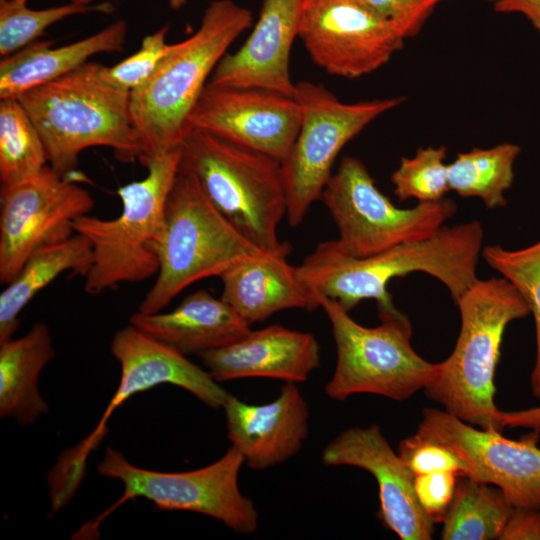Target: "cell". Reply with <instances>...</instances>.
Segmentation results:
<instances>
[{
	"label": "cell",
	"instance_id": "cell-1",
	"mask_svg": "<svg viewBox=\"0 0 540 540\" xmlns=\"http://www.w3.org/2000/svg\"><path fill=\"white\" fill-rule=\"evenodd\" d=\"M483 236L481 223L474 220L442 226L427 239L366 257H355L337 240H330L319 243L296 267L315 295L333 299L349 312L365 299L376 300L378 310L395 306L388 283L413 272L439 280L456 303L479 279L476 270Z\"/></svg>",
	"mask_w": 540,
	"mask_h": 540
},
{
	"label": "cell",
	"instance_id": "cell-2",
	"mask_svg": "<svg viewBox=\"0 0 540 540\" xmlns=\"http://www.w3.org/2000/svg\"><path fill=\"white\" fill-rule=\"evenodd\" d=\"M100 68L87 62L17 97L41 136L48 165L64 177L72 178L79 154L90 147L110 148L123 163L142 156L131 93L106 82Z\"/></svg>",
	"mask_w": 540,
	"mask_h": 540
},
{
	"label": "cell",
	"instance_id": "cell-3",
	"mask_svg": "<svg viewBox=\"0 0 540 540\" xmlns=\"http://www.w3.org/2000/svg\"><path fill=\"white\" fill-rule=\"evenodd\" d=\"M252 23L251 11L236 2H210L197 31L174 43L152 77L131 92V114L142 142L139 161L143 165L181 145L208 77Z\"/></svg>",
	"mask_w": 540,
	"mask_h": 540
},
{
	"label": "cell",
	"instance_id": "cell-4",
	"mask_svg": "<svg viewBox=\"0 0 540 540\" xmlns=\"http://www.w3.org/2000/svg\"><path fill=\"white\" fill-rule=\"evenodd\" d=\"M455 304L461 318L455 347L424 392L461 420L501 432L494 383L501 344L508 324L528 316L529 306L504 277L478 279Z\"/></svg>",
	"mask_w": 540,
	"mask_h": 540
},
{
	"label": "cell",
	"instance_id": "cell-5",
	"mask_svg": "<svg viewBox=\"0 0 540 540\" xmlns=\"http://www.w3.org/2000/svg\"><path fill=\"white\" fill-rule=\"evenodd\" d=\"M180 148L179 171L196 179L238 231L266 252L291 250L278 238V225L287 214L279 160L199 129H190Z\"/></svg>",
	"mask_w": 540,
	"mask_h": 540
},
{
	"label": "cell",
	"instance_id": "cell-6",
	"mask_svg": "<svg viewBox=\"0 0 540 540\" xmlns=\"http://www.w3.org/2000/svg\"><path fill=\"white\" fill-rule=\"evenodd\" d=\"M180 158L179 146L147 161L145 178L118 189L122 211L116 218L86 214L73 222L74 232L85 236L92 248V264L84 277L87 294L98 295L157 275L165 206Z\"/></svg>",
	"mask_w": 540,
	"mask_h": 540
},
{
	"label": "cell",
	"instance_id": "cell-7",
	"mask_svg": "<svg viewBox=\"0 0 540 540\" xmlns=\"http://www.w3.org/2000/svg\"><path fill=\"white\" fill-rule=\"evenodd\" d=\"M266 252L248 240L211 203L196 179L178 171L167 197L157 248L159 268L138 311L160 312L192 283Z\"/></svg>",
	"mask_w": 540,
	"mask_h": 540
},
{
	"label": "cell",
	"instance_id": "cell-8",
	"mask_svg": "<svg viewBox=\"0 0 540 540\" xmlns=\"http://www.w3.org/2000/svg\"><path fill=\"white\" fill-rule=\"evenodd\" d=\"M316 296L330 321L337 351L335 370L324 388L330 399L345 401L369 393L404 401L435 378L439 363L416 353L410 320L395 306L378 310V326L365 327L337 301Z\"/></svg>",
	"mask_w": 540,
	"mask_h": 540
},
{
	"label": "cell",
	"instance_id": "cell-9",
	"mask_svg": "<svg viewBox=\"0 0 540 540\" xmlns=\"http://www.w3.org/2000/svg\"><path fill=\"white\" fill-rule=\"evenodd\" d=\"M294 98L301 110L296 140L282 162L287 220L300 225L320 199L343 147L365 127L405 102L403 96L346 103L322 83L299 81Z\"/></svg>",
	"mask_w": 540,
	"mask_h": 540
},
{
	"label": "cell",
	"instance_id": "cell-10",
	"mask_svg": "<svg viewBox=\"0 0 540 540\" xmlns=\"http://www.w3.org/2000/svg\"><path fill=\"white\" fill-rule=\"evenodd\" d=\"M245 464L241 452L231 445L217 461L191 471L160 472L131 464L119 451L108 447L98 473L123 483L122 496L94 524H100L113 510L128 500L144 497L158 510H181L200 513L222 522L240 534L256 531L259 513L253 500L242 494L238 484Z\"/></svg>",
	"mask_w": 540,
	"mask_h": 540
},
{
	"label": "cell",
	"instance_id": "cell-11",
	"mask_svg": "<svg viewBox=\"0 0 540 540\" xmlns=\"http://www.w3.org/2000/svg\"><path fill=\"white\" fill-rule=\"evenodd\" d=\"M320 199L338 228L336 240L355 257L427 239L457 211L455 201L448 198L412 208L396 206L376 186L365 164L351 156L341 159Z\"/></svg>",
	"mask_w": 540,
	"mask_h": 540
},
{
	"label": "cell",
	"instance_id": "cell-12",
	"mask_svg": "<svg viewBox=\"0 0 540 540\" xmlns=\"http://www.w3.org/2000/svg\"><path fill=\"white\" fill-rule=\"evenodd\" d=\"M298 38L316 65L346 79L378 70L406 40L362 0H301Z\"/></svg>",
	"mask_w": 540,
	"mask_h": 540
},
{
	"label": "cell",
	"instance_id": "cell-13",
	"mask_svg": "<svg viewBox=\"0 0 540 540\" xmlns=\"http://www.w3.org/2000/svg\"><path fill=\"white\" fill-rule=\"evenodd\" d=\"M94 208L91 194L47 165L0 190V282L7 285L31 253L73 235V222Z\"/></svg>",
	"mask_w": 540,
	"mask_h": 540
},
{
	"label": "cell",
	"instance_id": "cell-14",
	"mask_svg": "<svg viewBox=\"0 0 540 540\" xmlns=\"http://www.w3.org/2000/svg\"><path fill=\"white\" fill-rule=\"evenodd\" d=\"M111 352L121 367L118 388L93 432L59 462L62 471L74 479H82L87 457L105 436L111 414L133 395L167 383L187 390L213 409L223 408L230 395L206 369L132 324L114 334Z\"/></svg>",
	"mask_w": 540,
	"mask_h": 540
},
{
	"label": "cell",
	"instance_id": "cell-15",
	"mask_svg": "<svg viewBox=\"0 0 540 540\" xmlns=\"http://www.w3.org/2000/svg\"><path fill=\"white\" fill-rule=\"evenodd\" d=\"M417 431L452 448L469 466V477L498 487L513 508L540 509L539 433L513 440L437 408L423 409Z\"/></svg>",
	"mask_w": 540,
	"mask_h": 540
},
{
	"label": "cell",
	"instance_id": "cell-16",
	"mask_svg": "<svg viewBox=\"0 0 540 540\" xmlns=\"http://www.w3.org/2000/svg\"><path fill=\"white\" fill-rule=\"evenodd\" d=\"M300 122L301 110L294 97L208 82L188 118V129L206 131L282 163L296 140Z\"/></svg>",
	"mask_w": 540,
	"mask_h": 540
},
{
	"label": "cell",
	"instance_id": "cell-17",
	"mask_svg": "<svg viewBox=\"0 0 540 540\" xmlns=\"http://www.w3.org/2000/svg\"><path fill=\"white\" fill-rule=\"evenodd\" d=\"M321 459L326 466H354L372 474L379 490L377 517L384 528L402 540L432 539L435 522L418 501L415 476L379 425L340 432L324 447Z\"/></svg>",
	"mask_w": 540,
	"mask_h": 540
},
{
	"label": "cell",
	"instance_id": "cell-18",
	"mask_svg": "<svg viewBox=\"0 0 540 540\" xmlns=\"http://www.w3.org/2000/svg\"><path fill=\"white\" fill-rule=\"evenodd\" d=\"M301 0H263L259 17L244 44L225 54L210 84L270 90L294 97L290 52L298 37Z\"/></svg>",
	"mask_w": 540,
	"mask_h": 540
},
{
	"label": "cell",
	"instance_id": "cell-19",
	"mask_svg": "<svg viewBox=\"0 0 540 540\" xmlns=\"http://www.w3.org/2000/svg\"><path fill=\"white\" fill-rule=\"evenodd\" d=\"M223 409L228 439L253 470L287 461L309 435L310 410L296 383L285 382L273 401L260 405L230 394Z\"/></svg>",
	"mask_w": 540,
	"mask_h": 540
},
{
	"label": "cell",
	"instance_id": "cell-20",
	"mask_svg": "<svg viewBox=\"0 0 540 540\" xmlns=\"http://www.w3.org/2000/svg\"><path fill=\"white\" fill-rule=\"evenodd\" d=\"M217 382L273 378L298 383L320 367V346L309 332L273 324L251 330L241 340L199 355Z\"/></svg>",
	"mask_w": 540,
	"mask_h": 540
},
{
	"label": "cell",
	"instance_id": "cell-21",
	"mask_svg": "<svg viewBox=\"0 0 540 540\" xmlns=\"http://www.w3.org/2000/svg\"><path fill=\"white\" fill-rule=\"evenodd\" d=\"M289 253H264L235 264L219 277L221 298L250 326L283 310L320 308L297 267L287 262Z\"/></svg>",
	"mask_w": 540,
	"mask_h": 540
},
{
	"label": "cell",
	"instance_id": "cell-22",
	"mask_svg": "<svg viewBox=\"0 0 540 540\" xmlns=\"http://www.w3.org/2000/svg\"><path fill=\"white\" fill-rule=\"evenodd\" d=\"M130 324L184 355H201L244 338L250 325L222 298L204 289L186 296L172 311L135 312Z\"/></svg>",
	"mask_w": 540,
	"mask_h": 540
},
{
	"label": "cell",
	"instance_id": "cell-23",
	"mask_svg": "<svg viewBox=\"0 0 540 540\" xmlns=\"http://www.w3.org/2000/svg\"><path fill=\"white\" fill-rule=\"evenodd\" d=\"M127 30V23L121 19L68 45L53 47L52 41H35L4 57L0 62V99L17 98L54 81L81 67L96 54L122 51Z\"/></svg>",
	"mask_w": 540,
	"mask_h": 540
},
{
	"label": "cell",
	"instance_id": "cell-24",
	"mask_svg": "<svg viewBox=\"0 0 540 540\" xmlns=\"http://www.w3.org/2000/svg\"><path fill=\"white\" fill-rule=\"evenodd\" d=\"M55 357L48 326L39 322L22 337L0 343V416L20 425L33 424L49 407L38 379Z\"/></svg>",
	"mask_w": 540,
	"mask_h": 540
},
{
	"label": "cell",
	"instance_id": "cell-25",
	"mask_svg": "<svg viewBox=\"0 0 540 540\" xmlns=\"http://www.w3.org/2000/svg\"><path fill=\"white\" fill-rule=\"evenodd\" d=\"M91 264V244L78 233L34 250L0 294V343L12 338L19 314L38 292L65 272L85 277Z\"/></svg>",
	"mask_w": 540,
	"mask_h": 540
},
{
	"label": "cell",
	"instance_id": "cell-26",
	"mask_svg": "<svg viewBox=\"0 0 540 540\" xmlns=\"http://www.w3.org/2000/svg\"><path fill=\"white\" fill-rule=\"evenodd\" d=\"M512 510L498 487L460 476L453 500L441 520V539L500 540Z\"/></svg>",
	"mask_w": 540,
	"mask_h": 540
},
{
	"label": "cell",
	"instance_id": "cell-27",
	"mask_svg": "<svg viewBox=\"0 0 540 540\" xmlns=\"http://www.w3.org/2000/svg\"><path fill=\"white\" fill-rule=\"evenodd\" d=\"M520 152L519 145L504 142L458 153L448 164L450 191L464 198L478 197L488 209L504 207L505 193L514 182V165Z\"/></svg>",
	"mask_w": 540,
	"mask_h": 540
},
{
	"label": "cell",
	"instance_id": "cell-28",
	"mask_svg": "<svg viewBox=\"0 0 540 540\" xmlns=\"http://www.w3.org/2000/svg\"><path fill=\"white\" fill-rule=\"evenodd\" d=\"M48 165L41 136L17 98L0 99V182H25Z\"/></svg>",
	"mask_w": 540,
	"mask_h": 540
},
{
	"label": "cell",
	"instance_id": "cell-29",
	"mask_svg": "<svg viewBox=\"0 0 540 540\" xmlns=\"http://www.w3.org/2000/svg\"><path fill=\"white\" fill-rule=\"evenodd\" d=\"M485 262L507 279L526 300L535 324L536 355L531 373V391L540 398V240L524 248L509 250L486 246Z\"/></svg>",
	"mask_w": 540,
	"mask_h": 540
},
{
	"label": "cell",
	"instance_id": "cell-30",
	"mask_svg": "<svg viewBox=\"0 0 540 540\" xmlns=\"http://www.w3.org/2000/svg\"><path fill=\"white\" fill-rule=\"evenodd\" d=\"M28 0H0V54L10 56L35 42L45 30L70 16L90 11H110V4L68 3L47 9H31Z\"/></svg>",
	"mask_w": 540,
	"mask_h": 540
},
{
	"label": "cell",
	"instance_id": "cell-31",
	"mask_svg": "<svg viewBox=\"0 0 540 540\" xmlns=\"http://www.w3.org/2000/svg\"><path fill=\"white\" fill-rule=\"evenodd\" d=\"M447 149L444 146L422 147L412 157H403L391 174L394 194L400 201L416 199L418 202H435L445 198L450 191Z\"/></svg>",
	"mask_w": 540,
	"mask_h": 540
},
{
	"label": "cell",
	"instance_id": "cell-32",
	"mask_svg": "<svg viewBox=\"0 0 540 540\" xmlns=\"http://www.w3.org/2000/svg\"><path fill=\"white\" fill-rule=\"evenodd\" d=\"M168 30L165 25L144 37L139 50L118 64L110 67L101 65L102 78L129 93L143 86L172 48L173 44L166 42Z\"/></svg>",
	"mask_w": 540,
	"mask_h": 540
},
{
	"label": "cell",
	"instance_id": "cell-33",
	"mask_svg": "<svg viewBox=\"0 0 540 540\" xmlns=\"http://www.w3.org/2000/svg\"><path fill=\"white\" fill-rule=\"evenodd\" d=\"M397 453L414 476L434 472L470 475L469 466L452 448L419 431L401 440Z\"/></svg>",
	"mask_w": 540,
	"mask_h": 540
},
{
	"label": "cell",
	"instance_id": "cell-34",
	"mask_svg": "<svg viewBox=\"0 0 540 540\" xmlns=\"http://www.w3.org/2000/svg\"><path fill=\"white\" fill-rule=\"evenodd\" d=\"M395 25L405 39L416 37L445 0H362Z\"/></svg>",
	"mask_w": 540,
	"mask_h": 540
},
{
	"label": "cell",
	"instance_id": "cell-35",
	"mask_svg": "<svg viewBox=\"0 0 540 540\" xmlns=\"http://www.w3.org/2000/svg\"><path fill=\"white\" fill-rule=\"evenodd\" d=\"M459 477L453 472H434L415 476L414 488L418 501L435 523L441 522L449 508Z\"/></svg>",
	"mask_w": 540,
	"mask_h": 540
},
{
	"label": "cell",
	"instance_id": "cell-36",
	"mask_svg": "<svg viewBox=\"0 0 540 540\" xmlns=\"http://www.w3.org/2000/svg\"><path fill=\"white\" fill-rule=\"evenodd\" d=\"M500 540H540V509L513 508Z\"/></svg>",
	"mask_w": 540,
	"mask_h": 540
},
{
	"label": "cell",
	"instance_id": "cell-37",
	"mask_svg": "<svg viewBox=\"0 0 540 540\" xmlns=\"http://www.w3.org/2000/svg\"><path fill=\"white\" fill-rule=\"evenodd\" d=\"M493 9L498 13H521L540 34V0H495Z\"/></svg>",
	"mask_w": 540,
	"mask_h": 540
},
{
	"label": "cell",
	"instance_id": "cell-38",
	"mask_svg": "<svg viewBox=\"0 0 540 540\" xmlns=\"http://www.w3.org/2000/svg\"><path fill=\"white\" fill-rule=\"evenodd\" d=\"M502 425L504 428H526L540 434V406L518 411H502Z\"/></svg>",
	"mask_w": 540,
	"mask_h": 540
},
{
	"label": "cell",
	"instance_id": "cell-39",
	"mask_svg": "<svg viewBox=\"0 0 540 540\" xmlns=\"http://www.w3.org/2000/svg\"><path fill=\"white\" fill-rule=\"evenodd\" d=\"M168 2L171 9L178 10L181 9L188 0H168Z\"/></svg>",
	"mask_w": 540,
	"mask_h": 540
},
{
	"label": "cell",
	"instance_id": "cell-40",
	"mask_svg": "<svg viewBox=\"0 0 540 540\" xmlns=\"http://www.w3.org/2000/svg\"><path fill=\"white\" fill-rule=\"evenodd\" d=\"M69 3L73 4H79V5H91V3L96 1H104V0H67Z\"/></svg>",
	"mask_w": 540,
	"mask_h": 540
},
{
	"label": "cell",
	"instance_id": "cell-41",
	"mask_svg": "<svg viewBox=\"0 0 540 540\" xmlns=\"http://www.w3.org/2000/svg\"><path fill=\"white\" fill-rule=\"evenodd\" d=\"M480 1L487 2V3H493L495 0H480Z\"/></svg>",
	"mask_w": 540,
	"mask_h": 540
}]
</instances>
